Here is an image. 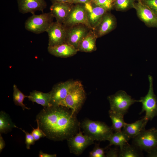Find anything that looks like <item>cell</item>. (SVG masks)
I'll use <instances>...</instances> for the list:
<instances>
[{"label": "cell", "mask_w": 157, "mask_h": 157, "mask_svg": "<svg viewBox=\"0 0 157 157\" xmlns=\"http://www.w3.org/2000/svg\"><path fill=\"white\" fill-rule=\"evenodd\" d=\"M110 104V110L120 113L124 116L130 106L140 100L133 99L124 91L120 90L114 94L107 97Z\"/></svg>", "instance_id": "6"}, {"label": "cell", "mask_w": 157, "mask_h": 157, "mask_svg": "<svg viewBox=\"0 0 157 157\" xmlns=\"http://www.w3.org/2000/svg\"><path fill=\"white\" fill-rule=\"evenodd\" d=\"M86 98V94L83 85L81 81H74L60 106L70 109L77 114L81 109Z\"/></svg>", "instance_id": "3"}, {"label": "cell", "mask_w": 157, "mask_h": 157, "mask_svg": "<svg viewBox=\"0 0 157 157\" xmlns=\"http://www.w3.org/2000/svg\"><path fill=\"white\" fill-rule=\"evenodd\" d=\"M74 81L61 82L54 85L50 91L51 106H60L66 98L69 90Z\"/></svg>", "instance_id": "12"}, {"label": "cell", "mask_w": 157, "mask_h": 157, "mask_svg": "<svg viewBox=\"0 0 157 157\" xmlns=\"http://www.w3.org/2000/svg\"><path fill=\"white\" fill-rule=\"evenodd\" d=\"M136 0H115L113 8L116 10L125 11L133 8Z\"/></svg>", "instance_id": "27"}, {"label": "cell", "mask_w": 157, "mask_h": 157, "mask_svg": "<svg viewBox=\"0 0 157 157\" xmlns=\"http://www.w3.org/2000/svg\"><path fill=\"white\" fill-rule=\"evenodd\" d=\"M97 38L94 31L90 29L79 44L77 48L78 51L87 53L95 51L97 49L96 41Z\"/></svg>", "instance_id": "19"}, {"label": "cell", "mask_w": 157, "mask_h": 157, "mask_svg": "<svg viewBox=\"0 0 157 157\" xmlns=\"http://www.w3.org/2000/svg\"><path fill=\"white\" fill-rule=\"evenodd\" d=\"M17 128L12 122L8 114L3 111L0 113V133H6L10 131L13 128Z\"/></svg>", "instance_id": "24"}, {"label": "cell", "mask_w": 157, "mask_h": 157, "mask_svg": "<svg viewBox=\"0 0 157 157\" xmlns=\"http://www.w3.org/2000/svg\"><path fill=\"white\" fill-rule=\"evenodd\" d=\"M71 0H51L52 3L56 2L70 3Z\"/></svg>", "instance_id": "38"}, {"label": "cell", "mask_w": 157, "mask_h": 157, "mask_svg": "<svg viewBox=\"0 0 157 157\" xmlns=\"http://www.w3.org/2000/svg\"><path fill=\"white\" fill-rule=\"evenodd\" d=\"M18 9L22 14L28 13L35 14V12H43L47 5L44 0H17Z\"/></svg>", "instance_id": "16"}, {"label": "cell", "mask_w": 157, "mask_h": 157, "mask_svg": "<svg viewBox=\"0 0 157 157\" xmlns=\"http://www.w3.org/2000/svg\"><path fill=\"white\" fill-rule=\"evenodd\" d=\"M28 96L24 95L21 91L15 84L13 85V99L15 104L18 106H21L23 110H29L30 108L26 107L23 103L24 99L28 98Z\"/></svg>", "instance_id": "26"}, {"label": "cell", "mask_w": 157, "mask_h": 157, "mask_svg": "<svg viewBox=\"0 0 157 157\" xmlns=\"http://www.w3.org/2000/svg\"><path fill=\"white\" fill-rule=\"evenodd\" d=\"M66 28L65 43L73 46L77 49L80 43L90 29L86 25L82 24Z\"/></svg>", "instance_id": "10"}, {"label": "cell", "mask_w": 157, "mask_h": 157, "mask_svg": "<svg viewBox=\"0 0 157 157\" xmlns=\"http://www.w3.org/2000/svg\"><path fill=\"white\" fill-rule=\"evenodd\" d=\"M92 0H71L70 3L75 4L76 3L86 4L91 2Z\"/></svg>", "instance_id": "35"}, {"label": "cell", "mask_w": 157, "mask_h": 157, "mask_svg": "<svg viewBox=\"0 0 157 157\" xmlns=\"http://www.w3.org/2000/svg\"><path fill=\"white\" fill-rule=\"evenodd\" d=\"M149 88L147 94L144 97L140 98V102L142 104V110L140 114L145 112L144 117L147 124L149 120H151L157 116V97L154 94L153 87V78L149 75Z\"/></svg>", "instance_id": "4"}, {"label": "cell", "mask_w": 157, "mask_h": 157, "mask_svg": "<svg viewBox=\"0 0 157 157\" xmlns=\"http://www.w3.org/2000/svg\"><path fill=\"white\" fill-rule=\"evenodd\" d=\"M141 2L148 6L157 16V0H142Z\"/></svg>", "instance_id": "30"}, {"label": "cell", "mask_w": 157, "mask_h": 157, "mask_svg": "<svg viewBox=\"0 0 157 157\" xmlns=\"http://www.w3.org/2000/svg\"><path fill=\"white\" fill-rule=\"evenodd\" d=\"M54 18L50 12L29 17L26 20L24 26L26 30L36 34L47 32L53 23Z\"/></svg>", "instance_id": "5"}, {"label": "cell", "mask_w": 157, "mask_h": 157, "mask_svg": "<svg viewBox=\"0 0 157 157\" xmlns=\"http://www.w3.org/2000/svg\"><path fill=\"white\" fill-rule=\"evenodd\" d=\"M29 100L42 106L44 107L51 106L50 104L51 94L50 92L44 93L36 90H33L30 93L28 98Z\"/></svg>", "instance_id": "21"}, {"label": "cell", "mask_w": 157, "mask_h": 157, "mask_svg": "<svg viewBox=\"0 0 157 157\" xmlns=\"http://www.w3.org/2000/svg\"></svg>", "instance_id": "40"}, {"label": "cell", "mask_w": 157, "mask_h": 157, "mask_svg": "<svg viewBox=\"0 0 157 157\" xmlns=\"http://www.w3.org/2000/svg\"><path fill=\"white\" fill-rule=\"evenodd\" d=\"M119 157H143L142 151L133 144L128 143L120 148Z\"/></svg>", "instance_id": "22"}, {"label": "cell", "mask_w": 157, "mask_h": 157, "mask_svg": "<svg viewBox=\"0 0 157 157\" xmlns=\"http://www.w3.org/2000/svg\"><path fill=\"white\" fill-rule=\"evenodd\" d=\"M48 51L51 55L58 57L67 58L76 54L78 51L73 46L65 43L48 47Z\"/></svg>", "instance_id": "18"}, {"label": "cell", "mask_w": 157, "mask_h": 157, "mask_svg": "<svg viewBox=\"0 0 157 157\" xmlns=\"http://www.w3.org/2000/svg\"><path fill=\"white\" fill-rule=\"evenodd\" d=\"M71 153L76 156L81 155L89 146L94 143V140L80 131L67 140Z\"/></svg>", "instance_id": "9"}, {"label": "cell", "mask_w": 157, "mask_h": 157, "mask_svg": "<svg viewBox=\"0 0 157 157\" xmlns=\"http://www.w3.org/2000/svg\"><path fill=\"white\" fill-rule=\"evenodd\" d=\"M120 149L117 147L110 148L106 152V157H119Z\"/></svg>", "instance_id": "33"}, {"label": "cell", "mask_w": 157, "mask_h": 157, "mask_svg": "<svg viewBox=\"0 0 157 157\" xmlns=\"http://www.w3.org/2000/svg\"><path fill=\"white\" fill-rule=\"evenodd\" d=\"M76 114L61 106L44 107L36 116V121L48 139L54 141L67 140L78 133L81 124Z\"/></svg>", "instance_id": "1"}, {"label": "cell", "mask_w": 157, "mask_h": 157, "mask_svg": "<svg viewBox=\"0 0 157 157\" xmlns=\"http://www.w3.org/2000/svg\"><path fill=\"white\" fill-rule=\"evenodd\" d=\"M114 1L115 0H92V2L109 11L113 8Z\"/></svg>", "instance_id": "28"}, {"label": "cell", "mask_w": 157, "mask_h": 157, "mask_svg": "<svg viewBox=\"0 0 157 157\" xmlns=\"http://www.w3.org/2000/svg\"><path fill=\"white\" fill-rule=\"evenodd\" d=\"M142 0H136V1H141Z\"/></svg>", "instance_id": "39"}, {"label": "cell", "mask_w": 157, "mask_h": 157, "mask_svg": "<svg viewBox=\"0 0 157 157\" xmlns=\"http://www.w3.org/2000/svg\"><path fill=\"white\" fill-rule=\"evenodd\" d=\"M147 153L148 157H157V146L152 148Z\"/></svg>", "instance_id": "34"}, {"label": "cell", "mask_w": 157, "mask_h": 157, "mask_svg": "<svg viewBox=\"0 0 157 157\" xmlns=\"http://www.w3.org/2000/svg\"><path fill=\"white\" fill-rule=\"evenodd\" d=\"M115 16L109 12L103 15L100 22L93 30L97 38L101 37L114 30L117 26Z\"/></svg>", "instance_id": "14"}, {"label": "cell", "mask_w": 157, "mask_h": 157, "mask_svg": "<svg viewBox=\"0 0 157 157\" xmlns=\"http://www.w3.org/2000/svg\"><path fill=\"white\" fill-rule=\"evenodd\" d=\"M139 19L148 27L157 28V16L141 1L135 2L134 8Z\"/></svg>", "instance_id": "13"}, {"label": "cell", "mask_w": 157, "mask_h": 157, "mask_svg": "<svg viewBox=\"0 0 157 157\" xmlns=\"http://www.w3.org/2000/svg\"><path fill=\"white\" fill-rule=\"evenodd\" d=\"M5 142L0 133V152L2 151V150L4 148L5 146Z\"/></svg>", "instance_id": "37"}, {"label": "cell", "mask_w": 157, "mask_h": 157, "mask_svg": "<svg viewBox=\"0 0 157 157\" xmlns=\"http://www.w3.org/2000/svg\"><path fill=\"white\" fill-rule=\"evenodd\" d=\"M80 127L86 134L94 140L99 141L108 140L113 133L111 127L103 122L89 119L83 120Z\"/></svg>", "instance_id": "2"}, {"label": "cell", "mask_w": 157, "mask_h": 157, "mask_svg": "<svg viewBox=\"0 0 157 157\" xmlns=\"http://www.w3.org/2000/svg\"><path fill=\"white\" fill-rule=\"evenodd\" d=\"M132 139L133 144L147 152L157 146V128L145 129Z\"/></svg>", "instance_id": "7"}, {"label": "cell", "mask_w": 157, "mask_h": 157, "mask_svg": "<svg viewBox=\"0 0 157 157\" xmlns=\"http://www.w3.org/2000/svg\"><path fill=\"white\" fill-rule=\"evenodd\" d=\"M108 113L112 121V124L111 127L113 131L115 132L121 131V129L126 123L124 119V115L110 110Z\"/></svg>", "instance_id": "25"}, {"label": "cell", "mask_w": 157, "mask_h": 157, "mask_svg": "<svg viewBox=\"0 0 157 157\" xmlns=\"http://www.w3.org/2000/svg\"><path fill=\"white\" fill-rule=\"evenodd\" d=\"M84 5L89 23L94 30L100 22L104 14L109 11L92 2Z\"/></svg>", "instance_id": "15"}, {"label": "cell", "mask_w": 157, "mask_h": 157, "mask_svg": "<svg viewBox=\"0 0 157 157\" xmlns=\"http://www.w3.org/2000/svg\"><path fill=\"white\" fill-rule=\"evenodd\" d=\"M146 125L144 117L132 123H126L122 131L131 138H132L144 130Z\"/></svg>", "instance_id": "20"}, {"label": "cell", "mask_w": 157, "mask_h": 157, "mask_svg": "<svg viewBox=\"0 0 157 157\" xmlns=\"http://www.w3.org/2000/svg\"><path fill=\"white\" fill-rule=\"evenodd\" d=\"M63 24L66 28L82 24L92 30L89 23L84 4H74Z\"/></svg>", "instance_id": "8"}, {"label": "cell", "mask_w": 157, "mask_h": 157, "mask_svg": "<svg viewBox=\"0 0 157 157\" xmlns=\"http://www.w3.org/2000/svg\"><path fill=\"white\" fill-rule=\"evenodd\" d=\"M106 149L101 147L99 144H96L93 149L89 152V156L90 157H105L106 151L105 150Z\"/></svg>", "instance_id": "29"}, {"label": "cell", "mask_w": 157, "mask_h": 157, "mask_svg": "<svg viewBox=\"0 0 157 157\" xmlns=\"http://www.w3.org/2000/svg\"><path fill=\"white\" fill-rule=\"evenodd\" d=\"M20 129L25 134V143L26 145L27 149H30V146L31 145H33L35 141L31 133H30L21 129Z\"/></svg>", "instance_id": "32"}, {"label": "cell", "mask_w": 157, "mask_h": 157, "mask_svg": "<svg viewBox=\"0 0 157 157\" xmlns=\"http://www.w3.org/2000/svg\"><path fill=\"white\" fill-rule=\"evenodd\" d=\"M39 157H56L57 155L56 154H51L44 153L41 150L39 152Z\"/></svg>", "instance_id": "36"}, {"label": "cell", "mask_w": 157, "mask_h": 157, "mask_svg": "<svg viewBox=\"0 0 157 157\" xmlns=\"http://www.w3.org/2000/svg\"><path fill=\"white\" fill-rule=\"evenodd\" d=\"M73 5L69 3H52L50 7V12L56 21L63 24Z\"/></svg>", "instance_id": "17"}, {"label": "cell", "mask_w": 157, "mask_h": 157, "mask_svg": "<svg viewBox=\"0 0 157 157\" xmlns=\"http://www.w3.org/2000/svg\"><path fill=\"white\" fill-rule=\"evenodd\" d=\"M33 129V130L31 133L33 136L35 141L39 140L41 138L46 137V135L44 133L40 128L39 126L37 124V128Z\"/></svg>", "instance_id": "31"}, {"label": "cell", "mask_w": 157, "mask_h": 157, "mask_svg": "<svg viewBox=\"0 0 157 157\" xmlns=\"http://www.w3.org/2000/svg\"><path fill=\"white\" fill-rule=\"evenodd\" d=\"M49 37L48 46H53L65 43L66 28L63 24L53 22L47 31Z\"/></svg>", "instance_id": "11"}, {"label": "cell", "mask_w": 157, "mask_h": 157, "mask_svg": "<svg viewBox=\"0 0 157 157\" xmlns=\"http://www.w3.org/2000/svg\"><path fill=\"white\" fill-rule=\"evenodd\" d=\"M131 138L124 133L122 131L120 132L113 133L110 137L108 141L109 145L106 147L109 148L112 145L121 147L124 145L128 143Z\"/></svg>", "instance_id": "23"}]
</instances>
